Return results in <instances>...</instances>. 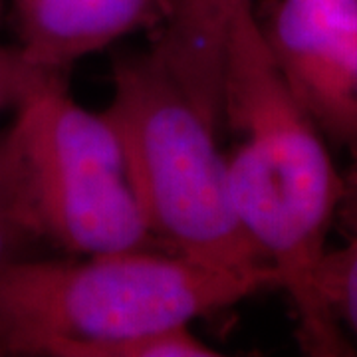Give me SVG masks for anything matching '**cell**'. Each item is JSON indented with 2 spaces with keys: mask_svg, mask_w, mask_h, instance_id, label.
<instances>
[{
  "mask_svg": "<svg viewBox=\"0 0 357 357\" xmlns=\"http://www.w3.org/2000/svg\"><path fill=\"white\" fill-rule=\"evenodd\" d=\"M225 119L244 135L229 161L234 208L290 298L302 351L356 356L321 288L328 234L345 183L326 137L282 76L256 13L238 18L230 34Z\"/></svg>",
  "mask_w": 357,
  "mask_h": 357,
  "instance_id": "6da1fadb",
  "label": "cell"
},
{
  "mask_svg": "<svg viewBox=\"0 0 357 357\" xmlns=\"http://www.w3.org/2000/svg\"><path fill=\"white\" fill-rule=\"evenodd\" d=\"M280 288L272 266L227 268L143 248L88 260L0 264V326L8 356L72 357L77 347L153 333Z\"/></svg>",
  "mask_w": 357,
  "mask_h": 357,
  "instance_id": "7a4b0ae2",
  "label": "cell"
},
{
  "mask_svg": "<svg viewBox=\"0 0 357 357\" xmlns=\"http://www.w3.org/2000/svg\"><path fill=\"white\" fill-rule=\"evenodd\" d=\"M103 115L151 236L206 264L270 266L236 215L217 129L153 50L115 58L114 98Z\"/></svg>",
  "mask_w": 357,
  "mask_h": 357,
  "instance_id": "3957f363",
  "label": "cell"
},
{
  "mask_svg": "<svg viewBox=\"0 0 357 357\" xmlns=\"http://www.w3.org/2000/svg\"><path fill=\"white\" fill-rule=\"evenodd\" d=\"M20 165L42 238L88 256L135 250L149 241L126 171Z\"/></svg>",
  "mask_w": 357,
  "mask_h": 357,
  "instance_id": "277c9868",
  "label": "cell"
},
{
  "mask_svg": "<svg viewBox=\"0 0 357 357\" xmlns=\"http://www.w3.org/2000/svg\"><path fill=\"white\" fill-rule=\"evenodd\" d=\"M6 6L22 54L58 74L165 16V0H6Z\"/></svg>",
  "mask_w": 357,
  "mask_h": 357,
  "instance_id": "5b68a950",
  "label": "cell"
},
{
  "mask_svg": "<svg viewBox=\"0 0 357 357\" xmlns=\"http://www.w3.org/2000/svg\"><path fill=\"white\" fill-rule=\"evenodd\" d=\"M255 0H165L151 50L217 129L225 119V62L232 28Z\"/></svg>",
  "mask_w": 357,
  "mask_h": 357,
  "instance_id": "8992f818",
  "label": "cell"
},
{
  "mask_svg": "<svg viewBox=\"0 0 357 357\" xmlns=\"http://www.w3.org/2000/svg\"><path fill=\"white\" fill-rule=\"evenodd\" d=\"M288 88L319 133L357 143V34L276 60Z\"/></svg>",
  "mask_w": 357,
  "mask_h": 357,
  "instance_id": "52a82bcc",
  "label": "cell"
},
{
  "mask_svg": "<svg viewBox=\"0 0 357 357\" xmlns=\"http://www.w3.org/2000/svg\"><path fill=\"white\" fill-rule=\"evenodd\" d=\"M42 241L26 189L10 128L0 133V264L24 258V250Z\"/></svg>",
  "mask_w": 357,
  "mask_h": 357,
  "instance_id": "ba28073f",
  "label": "cell"
},
{
  "mask_svg": "<svg viewBox=\"0 0 357 357\" xmlns=\"http://www.w3.org/2000/svg\"><path fill=\"white\" fill-rule=\"evenodd\" d=\"M215 347L195 337L189 326L77 347L72 357H217Z\"/></svg>",
  "mask_w": 357,
  "mask_h": 357,
  "instance_id": "9c48e42d",
  "label": "cell"
},
{
  "mask_svg": "<svg viewBox=\"0 0 357 357\" xmlns=\"http://www.w3.org/2000/svg\"><path fill=\"white\" fill-rule=\"evenodd\" d=\"M321 288L357 351V225L349 243L340 250H330L326 256Z\"/></svg>",
  "mask_w": 357,
  "mask_h": 357,
  "instance_id": "30bf717a",
  "label": "cell"
},
{
  "mask_svg": "<svg viewBox=\"0 0 357 357\" xmlns=\"http://www.w3.org/2000/svg\"><path fill=\"white\" fill-rule=\"evenodd\" d=\"M66 86V74L36 66L20 48L0 46V112L20 107L44 89Z\"/></svg>",
  "mask_w": 357,
  "mask_h": 357,
  "instance_id": "8fae6325",
  "label": "cell"
},
{
  "mask_svg": "<svg viewBox=\"0 0 357 357\" xmlns=\"http://www.w3.org/2000/svg\"><path fill=\"white\" fill-rule=\"evenodd\" d=\"M0 356H8V345H6V337L2 332V326H0Z\"/></svg>",
  "mask_w": 357,
  "mask_h": 357,
  "instance_id": "7c38bea8",
  "label": "cell"
},
{
  "mask_svg": "<svg viewBox=\"0 0 357 357\" xmlns=\"http://www.w3.org/2000/svg\"><path fill=\"white\" fill-rule=\"evenodd\" d=\"M6 13V0H0V18Z\"/></svg>",
  "mask_w": 357,
  "mask_h": 357,
  "instance_id": "4fadbf2b",
  "label": "cell"
},
{
  "mask_svg": "<svg viewBox=\"0 0 357 357\" xmlns=\"http://www.w3.org/2000/svg\"><path fill=\"white\" fill-rule=\"evenodd\" d=\"M356 147H357V143H356ZM356 187H357V173H356Z\"/></svg>",
  "mask_w": 357,
  "mask_h": 357,
  "instance_id": "5bb4252c",
  "label": "cell"
}]
</instances>
